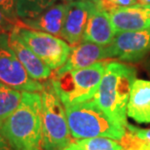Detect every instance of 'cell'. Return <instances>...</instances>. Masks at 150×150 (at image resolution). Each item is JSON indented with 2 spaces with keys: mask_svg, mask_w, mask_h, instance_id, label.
<instances>
[{
  "mask_svg": "<svg viewBox=\"0 0 150 150\" xmlns=\"http://www.w3.org/2000/svg\"><path fill=\"white\" fill-rule=\"evenodd\" d=\"M110 58H112V55L109 45L100 46L91 42H82L71 48L67 61L56 72L82 69Z\"/></svg>",
  "mask_w": 150,
  "mask_h": 150,
  "instance_id": "30bf717a",
  "label": "cell"
},
{
  "mask_svg": "<svg viewBox=\"0 0 150 150\" xmlns=\"http://www.w3.org/2000/svg\"><path fill=\"white\" fill-rule=\"evenodd\" d=\"M136 69L119 62H107L100 84L93 100L116 124L126 128L127 106Z\"/></svg>",
  "mask_w": 150,
  "mask_h": 150,
  "instance_id": "7a4b0ae2",
  "label": "cell"
},
{
  "mask_svg": "<svg viewBox=\"0 0 150 150\" xmlns=\"http://www.w3.org/2000/svg\"><path fill=\"white\" fill-rule=\"evenodd\" d=\"M18 22V20L11 19L0 10V35L10 34Z\"/></svg>",
  "mask_w": 150,
  "mask_h": 150,
  "instance_id": "44dd1931",
  "label": "cell"
},
{
  "mask_svg": "<svg viewBox=\"0 0 150 150\" xmlns=\"http://www.w3.org/2000/svg\"><path fill=\"white\" fill-rule=\"evenodd\" d=\"M0 134L13 150H43L41 94L23 92L19 106L2 124Z\"/></svg>",
  "mask_w": 150,
  "mask_h": 150,
  "instance_id": "6da1fadb",
  "label": "cell"
},
{
  "mask_svg": "<svg viewBox=\"0 0 150 150\" xmlns=\"http://www.w3.org/2000/svg\"><path fill=\"white\" fill-rule=\"evenodd\" d=\"M42 100V149L64 150L74 142L67 119L65 107L53 87L44 83Z\"/></svg>",
  "mask_w": 150,
  "mask_h": 150,
  "instance_id": "277c9868",
  "label": "cell"
},
{
  "mask_svg": "<svg viewBox=\"0 0 150 150\" xmlns=\"http://www.w3.org/2000/svg\"><path fill=\"white\" fill-rule=\"evenodd\" d=\"M57 0H17V15L23 20L36 18L55 5Z\"/></svg>",
  "mask_w": 150,
  "mask_h": 150,
  "instance_id": "ac0fdd59",
  "label": "cell"
},
{
  "mask_svg": "<svg viewBox=\"0 0 150 150\" xmlns=\"http://www.w3.org/2000/svg\"><path fill=\"white\" fill-rule=\"evenodd\" d=\"M0 10L11 19L18 20L17 0H0Z\"/></svg>",
  "mask_w": 150,
  "mask_h": 150,
  "instance_id": "7402d4cb",
  "label": "cell"
},
{
  "mask_svg": "<svg viewBox=\"0 0 150 150\" xmlns=\"http://www.w3.org/2000/svg\"><path fill=\"white\" fill-rule=\"evenodd\" d=\"M119 143L123 150H150V129H139L127 124L125 134Z\"/></svg>",
  "mask_w": 150,
  "mask_h": 150,
  "instance_id": "2e32d148",
  "label": "cell"
},
{
  "mask_svg": "<svg viewBox=\"0 0 150 150\" xmlns=\"http://www.w3.org/2000/svg\"><path fill=\"white\" fill-rule=\"evenodd\" d=\"M8 39L9 34L0 35V83L21 92H42L44 84L29 76Z\"/></svg>",
  "mask_w": 150,
  "mask_h": 150,
  "instance_id": "52a82bcc",
  "label": "cell"
},
{
  "mask_svg": "<svg viewBox=\"0 0 150 150\" xmlns=\"http://www.w3.org/2000/svg\"><path fill=\"white\" fill-rule=\"evenodd\" d=\"M137 3L140 5H150V0H137Z\"/></svg>",
  "mask_w": 150,
  "mask_h": 150,
  "instance_id": "d4e9b609",
  "label": "cell"
},
{
  "mask_svg": "<svg viewBox=\"0 0 150 150\" xmlns=\"http://www.w3.org/2000/svg\"><path fill=\"white\" fill-rule=\"evenodd\" d=\"M0 150H13L1 134H0Z\"/></svg>",
  "mask_w": 150,
  "mask_h": 150,
  "instance_id": "603a6c76",
  "label": "cell"
},
{
  "mask_svg": "<svg viewBox=\"0 0 150 150\" xmlns=\"http://www.w3.org/2000/svg\"><path fill=\"white\" fill-rule=\"evenodd\" d=\"M64 107L74 139L107 137L120 140L125 134L126 128L116 124L93 100L67 104Z\"/></svg>",
  "mask_w": 150,
  "mask_h": 150,
  "instance_id": "3957f363",
  "label": "cell"
},
{
  "mask_svg": "<svg viewBox=\"0 0 150 150\" xmlns=\"http://www.w3.org/2000/svg\"><path fill=\"white\" fill-rule=\"evenodd\" d=\"M20 41L30 49L51 69H59L67 61L71 46L62 38L43 31L29 28L22 22H18L12 30Z\"/></svg>",
  "mask_w": 150,
  "mask_h": 150,
  "instance_id": "8992f818",
  "label": "cell"
},
{
  "mask_svg": "<svg viewBox=\"0 0 150 150\" xmlns=\"http://www.w3.org/2000/svg\"><path fill=\"white\" fill-rule=\"evenodd\" d=\"M112 58L125 62L142 59L150 51V28L139 31L119 32L109 45Z\"/></svg>",
  "mask_w": 150,
  "mask_h": 150,
  "instance_id": "ba28073f",
  "label": "cell"
},
{
  "mask_svg": "<svg viewBox=\"0 0 150 150\" xmlns=\"http://www.w3.org/2000/svg\"><path fill=\"white\" fill-rule=\"evenodd\" d=\"M67 3L55 4L33 19L23 20V23L29 28L38 31H43L54 36L62 38Z\"/></svg>",
  "mask_w": 150,
  "mask_h": 150,
  "instance_id": "5bb4252c",
  "label": "cell"
},
{
  "mask_svg": "<svg viewBox=\"0 0 150 150\" xmlns=\"http://www.w3.org/2000/svg\"><path fill=\"white\" fill-rule=\"evenodd\" d=\"M8 42L9 46L15 52L18 59L25 68L26 72L32 79L44 81L52 75V69L12 32L9 34Z\"/></svg>",
  "mask_w": 150,
  "mask_h": 150,
  "instance_id": "4fadbf2b",
  "label": "cell"
},
{
  "mask_svg": "<svg viewBox=\"0 0 150 150\" xmlns=\"http://www.w3.org/2000/svg\"><path fill=\"white\" fill-rule=\"evenodd\" d=\"M97 6L92 0H79L67 3L62 39H64L70 46H76L82 42L90 15Z\"/></svg>",
  "mask_w": 150,
  "mask_h": 150,
  "instance_id": "9c48e42d",
  "label": "cell"
},
{
  "mask_svg": "<svg viewBox=\"0 0 150 150\" xmlns=\"http://www.w3.org/2000/svg\"><path fill=\"white\" fill-rule=\"evenodd\" d=\"M67 3H70V2H73V1H79V0H64Z\"/></svg>",
  "mask_w": 150,
  "mask_h": 150,
  "instance_id": "484cf974",
  "label": "cell"
},
{
  "mask_svg": "<svg viewBox=\"0 0 150 150\" xmlns=\"http://www.w3.org/2000/svg\"><path fill=\"white\" fill-rule=\"evenodd\" d=\"M116 33L150 28V5L136 4L109 12Z\"/></svg>",
  "mask_w": 150,
  "mask_h": 150,
  "instance_id": "8fae6325",
  "label": "cell"
},
{
  "mask_svg": "<svg viewBox=\"0 0 150 150\" xmlns=\"http://www.w3.org/2000/svg\"><path fill=\"white\" fill-rule=\"evenodd\" d=\"M116 34L109 14L97 7L90 15L82 42L108 46L112 43Z\"/></svg>",
  "mask_w": 150,
  "mask_h": 150,
  "instance_id": "7c38bea8",
  "label": "cell"
},
{
  "mask_svg": "<svg viewBox=\"0 0 150 150\" xmlns=\"http://www.w3.org/2000/svg\"><path fill=\"white\" fill-rule=\"evenodd\" d=\"M64 150H84V149H82V148H81L80 146L78 145L77 143L75 142H71L70 144L68 145L67 147L65 148Z\"/></svg>",
  "mask_w": 150,
  "mask_h": 150,
  "instance_id": "cb8c5ba5",
  "label": "cell"
},
{
  "mask_svg": "<svg viewBox=\"0 0 150 150\" xmlns=\"http://www.w3.org/2000/svg\"><path fill=\"white\" fill-rule=\"evenodd\" d=\"M74 142L84 150H123L120 143L107 137L75 139Z\"/></svg>",
  "mask_w": 150,
  "mask_h": 150,
  "instance_id": "d6986e66",
  "label": "cell"
},
{
  "mask_svg": "<svg viewBox=\"0 0 150 150\" xmlns=\"http://www.w3.org/2000/svg\"><path fill=\"white\" fill-rule=\"evenodd\" d=\"M105 62H100L82 69L55 72L51 82L62 103L73 104L93 100L105 68Z\"/></svg>",
  "mask_w": 150,
  "mask_h": 150,
  "instance_id": "5b68a950",
  "label": "cell"
},
{
  "mask_svg": "<svg viewBox=\"0 0 150 150\" xmlns=\"http://www.w3.org/2000/svg\"><path fill=\"white\" fill-rule=\"evenodd\" d=\"M23 92L0 83V128L5 120L18 108Z\"/></svg>",
  "mask_w": 150,
  "mask_h": 150,
  "instance_id": "e0dca14e",
  "label": "cell"
},
{
  "mask_svg": "<svg viewBox=\"0 0 150 150\" xmlns=\"http://www.w3.org/2000/svg\"><path fill=\"white\" fill-rule=\"evenodd\" d=\"M98 9L106 11L109 13L110 11L116 9L129 7L137 4V0H92Z\"/></svg>",
  "mask_w": 150,
  "mask_h": 150,
  "instance_id": "ffe728a7",
  "label": "cell"
},
{
  "mask_svg": "<svg viewBox=\"0 0 150 150\" xmlns=\"http://www.w3.org/2000/svg\"><path fill=\"white\" fill-rule=\"evenodd\" d=\"M127 115L137 123H150V81L143 79L134 81Z\"/></svg>",
  "mask_w": 150,
  "mask_h": 150,
  "instance_id": "9a60e30c",
  "label": "cell"
}]
</instances>
